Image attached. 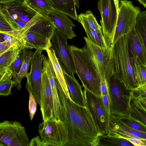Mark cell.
<instances>
[{
	"label": "cell",
	"mask_w": 146,
	"mask_h": 146,
	"mask_svg": "<svg viewBox=\"0 0 146 146\" xmlns=\"http://www.w3.org/2000/svg\"><path fill=\"white\" fill-rule=\"evenodd\" d=\"M84 39L87 48L96 61L101 72L108 81L113 73L111 48L98 46L85 36Z\"/></svg>",
	"instance_id": "cell-13"
},
{
	"label": "cell",
	"mask_w": 146,
	"mask_h": 146,
	"mask_svg": "<svg viewBox=\"0 0 146 146\" xmlns=\"http://www.w3.org/2000/svg\"><path fill=\"white\" fill-rule=\"evenodd\" d=\"M135 29L140 37L146 55V10L139 13Z\"/></svg>",
	"instance_id": "cell-33"
},
{
	"label": "cell",
	"mask_w": 146,
	"mask_h": 146,
	"mask_svg": "<svg viewBox=\"0 0 146 146\" xmlns=\"http://www.w3.org/2000/svg\"><path fill=\"white\" fill-rule=\"evenodd\" d=\"M97 9L101 16L102 31L107 46L111 48L117 14L113 0H99Z\"/></svg>",
	"instance_id": "cell-10"
},
{
	"label": "cell",
	"mask_w": 146,
	"mask_h": 146,
	"mask_svg": "<svg viewBox=\"0 0 146 146\" xmlns=\"http://www.w3.org/2000/svg\"><path fill=\"white\" fill-rule=\"evenodd\" d=\"M128 46L132 62L138 57L143 64L146 65V55L144 48L135 27L129 33Z\"/></svg>",
	"instance_id": "cell-19"
},
{
	"label": "cell",
	"mask_w": 146,
	"mask_h": 146,
	"mask_svg": "<svg viewBox=\"0 0 146 146\" xmlns=\"http://www.w3.org/2000/svg\"><path fill=\"white\" fill-rule=\"evenodd\" d=\"M108 82L110 114L127 115L133 90L127 88L113 75Z\"/></svg>",
	"instance_id": "cell-5"
},
{
	"label": "cell",
	"mask_w": 146,
	"mask_h": 146,
	"mask_svg": "<svg viewBox=\"0 0 146 146\" xmlns=\"http://www.w3.org/2000/svg\"><path fill=\"white\" fill-rule=\"evenodd\" d=\"M143 100H144L146 102V99H143Z\"/></svg>",
	"instance_id": "cell-50"
},
{
	"label": "cell",
	"mask_w": 146,
	"mask_h": 146,
	"mask_svg": "<svg viewBox=\"0 0 146 146\" xmlns=\"http://www.w3.org/2000/svg\"><path fill=\"white\" fill-rule=\"evenodd\" d=\"M38 131L47 146H65L67 134L63 121H57L54 117L43 121L39 124Z\"/></svg>",
	"instance_id": "cell-8"
},
{
	"label": "cell",
	"mask_w": 146,
	"mask_h": 146,
	"mask_svg": "<svg viewBox=\"0 0 146 146\" xmlns=\"http://www.w3.org/2000/svg\"><path fill=\"white\" fill-rule=\"evenodd\" d=\"M52 65L58 82L66 95L71 100L68 92L62 69L59 63L54 51L52 47L46 50Z\"/></svg>",
	"instance_id": "cell-23"
},
{
	"label": "cell",
	"mask_w": 146,
	"mask_h": 146,
	"mask_svg": "<svg viewBox=\"0 0 146 146\" xmlns=\"http://www.w3.org/2000/svg\"><path fill=\"white\" fill-rule=\"evenodd\" d=\"M114 3L116 7L117 10V14H118L119 11V8L121 3L122 0H113Z\"/></svg>",
	"instance_id": "cell-43"
},
{
	"label": "cell",
	"mask_w": 146,
	"mask_h": 146,
	"mask_svg": "<svg viewBox=\"0 0 146 146\" xmlns=\"http://www.w3.org/2000/svg\"><path fill=\"white\" fill-rule=\"evenodd\" d=\"M97 146H132L134 145L128 140L122 138L110 136L107 135L99 136Z\"/></svg>",
	"instance_id": "cell-27"
},
{
	"label": "cell",
	"mask_w": 146,
	"mask_h": 146,
	"mask_svg": "<svg viewBox=\"0 0 146 146\" xmlns=\"http://www.w3.org/2000/svg\"><path fill=\"white\" fill-rule=\"evenodd\" d=\"M29 93V110L31 120H32L35 115L37 109V101L31 91L28 90Z\"/></svg>",
	"instance_id": "cell-38"
},
{
	"label": "cell",
	"mask_w": 146,
	"mask_h": 146,
	"mask_svg": "<svg viewBox=\"0 0 146 146\" xmlns=\"http://www.w3.org/2000/svg\"><path fill=\"white\" fill-rule=\"evenodd\" d=\"M14 0H0V3H4Z\"/></svg>",
	"instance_id": "cell-46"
},
{
	"label": "cell",
	"mask_w": 146,
	"mask_h": 146,
	"mask_svg": "<svg viewBox=\"0 0 146 146\" xmlns=\"http://www.w3.org/2000/svg\"><path fill=\"white\" fill-rule=\"evenodd\" d=\"M58 84L67 130L65 146H97L101 134L90 110L73 102L66 95L58 82Z\"/></svg>",
	"instance_id": "cell-1"
},
{
	"label": "cell",
	"mask_w": 146,
	"mask_h": 146,
	"mask_svg": "<svg viewBox=\"0 0 146 146\" xmlns=\"http://www.w3.org/2000/svg\"><path fill=\"white\" fill-rule=\"evenodd\" d=\"M144 146H146V139H144Z\"/></svg>",
	"instance_id": "cell-48"
},
{
	"label": "cell",
	"mask_w": 146,
	"mask_h": 146,
	"mask_svg": "<svg viewBox=\"0 0 146 146\" xmlns=\"http://www.w3.org/2000/svg\"><path fill=\"white\" fill-rule=\"evenodd\" d=\"M27 4L36 13L46 16L54 10L50 0H25Z\"/></svg>",
	"instance_id": "cell-31"
},
{
	"label": "cell",
	"mask_w": 146,
	"mask_h": 146,
	"mask_svg": "<svg viewBox=\"0 0 146 146\" xmlns=\"http://www.w3.org/2000/svg\"><path fill=\"white\" fill-rule=\"evenodd\" d=\"M27 49L22 62V65L19 72L14 80L17 83V88L18 90L21 88V81L24 77H26L30 66L31 61L35 52Z\"/></svg>",
	"instance_id": "cell-28"
},
{
	"label": "cell",
	"mask_w": 146,
	"mask_h": 146,
	"mask_svg": "<svg viewBox=\"0 0 146 146\" xmlns=\"http://www.w3.org/2000/svg\"><path fill=\"white\" fill-rule=\"evenodd\" d=\"M141 87H144V88H146V84L144 86H141Z\"/></svg>",
	"instance_id": "cell-49"
},
{
	"label": "cell",
	"mask_w": 146,
	"mask_h": 146,
	"mask_svg": "<svg viewBox=\"0 0 146 146\" xmlns=\"http://www.w3.org/2000/svg\"><path fill=\"white\" fill-rule=\"evenodd\" d=\"M146 9V7H145Z\"/></svg>",
	"instance_id": "cell-51"
},
{
	"label": "cell",
	"mask_w": 146,
	"mask_h": 146,
	"mask_svg": "<svg viewBox=\"0 0 146 146\" xmlns=\"http://www.w3.org/2000/svg\"><path fill=\"white\" fill-rule=\"evenodd\" d=\"M11 47L9 43L5 41L0 42V55L2 54Z\"/></svg>",
	"instance_id": "cell-42"
},
{
	"label": "cell",
	"mask_w": 146,
	"mask_h": 146,
	"mask_svg": "<svg viewBox=\"0 0 146 146\" xmlns=\"http://www.w3.org/2000/svg\"><path fill=\"white\" fill-rule=\"evenodd\" d=\"M76 73L83 87L96 96L101 97L100 83L86 46L81 48L73 45H70Z\"/></svg>",
	"instance_id": "cell-3"
},
{
	"label": "cell",
	"mask_w": 146,
	"mask_h": 146,
	"mask_svg": "<svg viewBox=\"0 0 146 146\" xmlns=\"http://www.w3.org/2000/svg\"><path fill=\"white\" fill-rule=\"evenodd\" d=\"M67 39L55 27L51 39L52 47L62 69L73 76L76 71L70 45L67 42Z\"/></svg>",
	"instance_id": "cell-11"
},
{
	"label": "cell",
	"mask_w": 146,
	"mask_h": 146,
	"mask_svg": "<svg viewBox=\"0 0 146 146\" xmlns=\"http://www.w3.org/2000/svg\"><path fill=\"white\" fill-rule=\"evenodd\" d=\"M41 16L37 13L34 17L21 29L8 32H0V33L3 35L4 41L8 42L11 47L21 44L24 45L23 38L25 33L36 23Z\"/></svg>",
	"instance_id": "cell-17"
},
{
	"label": "cell",
	"mask_w": 146,
	"mask_h": 146,
	"mask_svg": "<svg viewBox=\"0 0 146 146\" xmlns=\"http://www.w3.org/2000/svg\"><path fill=\"white\" fill-rule=\"evenodd\" d=\"M137 98L141 106L146 110V102L144 100Z\"/></svg>",
	"instance_id": "cell-44"
},
{
	"label": "cell",
	"mask_w": 146,
	"mask_h": 146,
	"mask_svg": "<svg viewBox=\"0 0 146 146\" xmlns=\"http://www.w3.org/2000/svg\"><path fill=\"white\" fill-rule=\"evenodd\" d=\"M29 142L25 128L19 122L0 123V146H29Z\"/></svg>",
	"instance_id": "cell-9"
},
{
	"label": "cell",
	"mask_w": 146,
	"mask_h": 146,
	"mask_svg": "<svg viewBox=\"0 0 146 146\" xmlns=\"http://www.w3.org/2000/svg\"><path fill=\"white\" fill-rule=\"evenodd\" d=\"M138 2L143 5L145 8L146 7V0H137Z\"/></svg>",
	"instance_id": "cell-45"
},
{
	"label": "cell",
	"mask_w": 146,
	"mask_h": 146,
	"mask_svg": "<svg viewBox=\"0 0 146 146\" xmlns=\"http://www.w3.org/2000/svg\"><path fill=\"white\" fill-rule=\"evenodd\" d=\"M17 85L13 79L12 72L9 69L0 76V95L8 96L11 94L12 88Z\"/></svg>",
	"instance_id": "cell-30"
},
{
	"label": "cell",
	"mask_w": 146,
	"mask_h": 146,
	"mask_svg": "<svg viewBox=\"0 0 146 146\" xmlns=\"http://www.w3.org/2000/svg\"><path fill=\"white\" fill-rule=\"evenodd\" d=\"M132 96L139 99H146V88L140 86L133 90Z\"/></svg>",
	"instance_id": "cell-39"
},
{
	"label": "cell",
	"mask_w": 146,
	"mask_h": 146,
	"mask_svg": "<svg viewBox=\"0 0 146 146\" xmlns=\"http://www.w3.org/2000/svg\"><path fill=\"white\" fill-rule=\"evenodd\" d=\"M47 146V145L37 135L32 138L30 141L29 146Z\"/></svg>",
	"instance_id": "cell-41"
},
{
	"label": "cell",
	"mask_w": 146,
	"mask_h": 146,
	"mask_svg": "<svg viewBox=\"0 0 146 146\" xmlns=\"http://www.w3.org/2000/svg\"><path fill=\"white\" fill-rule=\"evenodd\" d=\"M109 126L123 130L141 139H146V133L127 126L123 123L117 117L113 115H110Z\"/></svg>",
	"instance_id": "cell-32"
},
{
	"label": "cell",
	"mask_w": 146,
	"mask_h": 146,
	"mask_svg": "<svg viewBox=\"0 0 146 146\" xmlns=\"http://www.w3.org/2000/svg\"><path fill=\"white\" fill-rule=\"evenodd\" d=\"M54 9L67 15L74 20L77 19L75 0H50Z\"/></svg>",
	"instance_id": "cell-25"
},
{
	"label": "cell",
	"mask_w": 146,
	"mask_h": 146,
	"mask_svg": "<svg viewBox=\"0 0 146 146\" xmlns=\"http://www.w3.org/2000/svg\"><path fill=\"white\" fill-rule=\"evenodd\" d=\"M37 13L29 6L25 0H15L0 3V16L10 25L12 30L24 27Z\"/></svg>",
	"instance_id": "cell-4"
},
{
	"label": "cell",
	"mask_w": 146,
	"mask_h": 146,
	"mask_svg": "<svg viewBox=\"0 0 146 146\" xmlns=\"http://www.w3.org/2000/svg\"><path fill=\"white\" fill-rule=\"evenodd\" d=\"M77 21L83 27L87 37L96 45L102 47H108L106 43L102 31L96 30L89 25L83 13L77 15Z\"/></svg>",
	"instance_id": "cell-22"
},
{
	"label": "cell",
	"mask_w": 146,
	"mask_h": 146,
	"mask_svg": "<svg viewBox=\"0 0 146 146\" xmlns=\"http://www.w3.org/2000/svg\"><path fill=\"white\" fill-rule=\"evenodd\" d=\"M129 33L120 37L111 47L113 75L123 82L127 88L133 90L139 86L135 75L129 52Z\"/></svg>",
	"instance_id": "cell-2"
},
{
	"label": "cell",
	"mask_w": 146,
	"mask_h": 146,
	"mask_svg": "<svg viewBox=\"0 0 146 146\" xmlns=\"http://www.w3.org/2000/svg\"><path fill=\"white\" fill-rule=\"evenodd\" d=\"M68 92L72 101L83 107H86L81 86L74 76H71L62 69Z\"/></svg>",
	"instance_id": "cell-18"
},
{
	"label": "cell",
	"mask_w": 146,
	"mask_h": 146,
	"mask_svg": "<svg viewBox=\"0 0 146 146\" xmlns=\"http://www.w3.org/2000/svg\"><path fill=\"white\" fill-rule=\"evenodd\" d=\"M55 28L54 24L46 16L42 15L28 31L51 40Z\"/></svg>",
	"instance_id": "cell-24"
},
{
	"label": "cell",
	"mask_w": 146,
	"mask_h": 146,
	"mask_svg": "<svg viewBox=\"0 0 146 146\" xmlns=\"http://www.w3.org/2000/svg\"><path fill=\"white\" fill-rule=\"evenodd\" d=\"M113 115V114H112ZM127 126L134 129L146 133V126L141 122L130 117L127 115H113Z\"/></svg>",
	"instance_id": "cell-35"
},
{
	"label": "cell",
	"mask_w": 146,
	"mask_h": 146,
	"mask_svg": "<svg viewBox=\"0 0 146 146\" xmlns=\"http://www.w3.org/2000/svg\"><path fill=\"white\" fill-rule=\"evenodd\" d=\"M132 63L135 75L139 87L145 85L146 65L143 64L138 57L132 61Z\"/></svg>",
	"instance_id": "cell-34"
},
{
	"label": "cell",
	"mask_w": 146,
	"mask_h": 146,
	"mask_svg": "<svg viewBox=\"0 0 146 146\" xmlns=\"http://www.w3.org/2000/svg\"><path fill=\"white\" fill-rule=\"evenodd\" d=\"M127 115L146 126V110L141 106L137 99L132 95Z\"/></svg>",
	"instance_id": "cell-26"
},
{
	"label": "cell",
	"mask_w": 146,
	"mask_h": 146,
	"mask_svg": "<svg viewBox=\"0 0 146 146\" xmlns=\"http://www.w3.org/2000/svg\"><path fill=\"white\" fill-rule=\"evenodd\" d=\"M40 107L43 121H45L54 117L51 88L47 74L43 67L40 90Z\"/></svg>",
	"instance_id": "cell-15"
},
{
	"label": "cell",
	"mask_w": 146,
	"mask_h": 146,
	"mask_svg": "<svg viewBox=\"0 0 146 146\" xmlns=\"http://www.w3.org/2000/svg\"><path fill=\"white\" fill-rule=\"evenodd\" d=\"M84 89L83 94L86 107L90 110L101 135L107 134L110 115L109 110L102 97Z\"/></svg>",
	"instance_id": "cell-7"
},
{
	"label": "cell",
	"mask_w": 146,
	"mask_h": 146,
	"mask_svg": "<svg viewBox=\"0 0 146 146\" xmlns=\"http://www.w3.org/2000/svg\"><path fill=\"white\" fill-rule=\"evenodd\" d=\"M23 41L24 46L27 49L41 48L46 50L52 47L50 40L28 30L24 36Z\"/></svg>",
	"instance_id": "cell-20"
},
{
	"label": "cell",
	"mask_w": 146,
	"mask_h": 146,
	"mask_svg": "<svg viewBox=\"0 0 146 146\" xmlns=\"http://www.w3.org/2000/svg\"><path fill=\"white\" fill-rule=\"evenodd\" d=\"M42 67L47 74L51 88L54 117L56 120L63 121L64 119V112L59 96L57 79L48 57L43 54H42Z\"/></svg>",
	"instance_id": "cell-14"
},
{
	"label": "cell",
	"mask_w": 146,
	"mask_h": 146,
	"mask_svg": "<svg viewBox=\"0 0 146 146\" xmlns=\"http://www.w3.org/2000/svg\"><path fill=\"white\" fill-rule=\"evenodd\" d=\"M140 12V8L134 6L131 1L121 0L117 15L112 47L120 37L129 33L135 27L138 15Z\"/></svg>",
	"instance_id": "cell-6"
},
{
	"label": "cell",
	"mask_w": 146,
	"mask_h": 146,
	"mask_svg": "<svg viewBox=\"0 0 146 146\" xmlns=\"http://www.w3.org/2000/svg\"><path fill=\"white\" fill-rule=\"evenodd\" d=\"M41 48L36 49L31 60L30 71L26 77L25 87L31 91L40 106L41 104L40 90L42 71V52Z\"/></svg>",
	"instance_id": "cell-12"
},
{
	"label": "cell",
	"mask_w": 146,
	"mask_h": 146,
	"mask_svg": "<svg viewBox=\"0 0 146 146\" xmlns=\"http://www.w3.org/2000/svg\"><path fill=\"white\" fill-rule=\"evenodd\" d=\"M12 30L10 25L0 16V32H8Z\"/></svg>",
	"instance_id": "cell-40"
},
{
	"label": "cell",
	"mask_w": 146,
	"mask_h": 146,
	"mask_svg": "<svg viewBox=\"0 0 146 146\" xmlns=\"http://www.w3.org/2000/svg\"><path fill=\"white\" fill-rule=\"evenodd\" d=\"M26 50L25 47L22 49L16 60L9 68L11 72L14 80L20 71Z\"/></svg>",
	"instance_id": "cell-36"
},
{
	"label": "cell",
	"mask_w": 146,
	"mask_h": 146,
	"mask_svg": "<svg viewBox=\"0 0 146 146\" xmlns=\"http://www.w3.org/2000/svg\"><path fill=\"white\" fill-rule=\"evenodd\" d=\"M106 135L110 136L125 139L132 143L135 146H144V139H141L128 132L113 127L109 126L108 132Z\"/></svg>",
	"instance_id": "cell-29"
},
{
	"label": "cell",
	"mask_w": 146,
	"mask_h": 146,
	"mask_svg": "<svg viewBox=\"0 0 146 146\" xmlns=\"http://www.w3.org/2000/svg\"><path fill=\"white\" fill-rule=\"evenodd\" d=\"M24 47L23 44L13 46L0 55V76L10 68Z\"/></svg>",
	"instance_id": "cell-21"
},
{
	"label": "cell",
	"mask_w": 146,
	"mask_h": 146,
	"mask_svg": "<svg viewBox=\"0 0 146 146\" xmlns=\"http://www.w3.org/2000/svg\"><path fill=\"white\" fill-rule=\"evenodd\" d=\"M46 16L67 39H72L76 36L73 30L76 25L67 15L54 10L49 12Z\"/></svg>",
	"instance_id": "cell-16"
},
{
	"label": "cell",
	"mask_w": 146,
	"mask_h": 146,
	"mask_svg": "<svg viewBox=\"0 0 146 146\" xmlns=\"http://www.w3.org/2000/svg\"><path fill=\"white\" fill-rule=\"evenodd\" d=\"M76 5V6H78L79 5V2L78 0H75Z\"/></svg>",
	"instance_id": "cell-47"
},
{
	"label": "cell",
	"mask_w": 146,
	"mask_h": 146,
	"mask_svg": "<svg viewBox=\"0 0 146 146\" xmlns=\"http://www.w3.org/2000/svg\"><path fill=\"white\" fill-rule=\"evenodd\" d=\"M83 14L91 28L96 30L102 31L101 25L98 23L91 11H87Z\"/></svg>",
	"instance_id": "cell-37"
}]
</instances>
